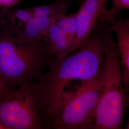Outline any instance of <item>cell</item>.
<instances>
[{"label":"cell","instance_id":"6da1fadb","mask_svg":"<svg viewBox=\"0 0 129 129\" xmlns=\"http://www.w3.org/2000/svg\"><path fill=\"white\" fill-rule=\"evenodd\" d=\"M107 30L106 24L98 23L83 46L70 55L55 57L47 66V72L34 85L43 129H50L68 84L73 80H89L104 67Z\"/></svg>","mask_w":129,"mask_h":129},{"label":"cell","instance_id":"7a4b0ae2","mask_svg":"<svg viewBox=\"0 0 129 129\" xmlns=\"http://www.w3.org/2000/svg\"><path fill=\"white\" fill-rule=\"evenodd\" d=\"M54 57L43 38L25 44L0 29V76L10 88L39 79Z\"/></svg>","mask_w":129,"mask_h":129},{"label":"cell","instance_id":"3957f363","mask_svg":"<svg viewBox=\"0 0 129 129\" xmlns=\"http://www.w3.org/2000/svg\"><path fill=\"white\" fill-rule=\"evenodd\" d=\"M102 91L95 118L94 129H121L126 108L120 57L111 25L105 37Z\"/></svg>","mask_w":129,"mask_h":129},{"label":"cell","instance_id":"277c9868","mask_svg":"<svg viewBox=\"0 0 129 129\" xmlns=\"http://www.w3.org/2000/svg\"><path fill=\"white\" fill-rule=\"evenodd\" d=\"M103 68L74 91H64L50 129H93L102 91Z\"/></svg>","mask_w":129,"mask_h":129},{"label":"cell","instance_id":"5b68a950","mask_svg":"<svg viewBox=\"0 0 129 129\" xmlns=\"http://www.w3.org/2000/svg\"><path fill=\"white\" fill-rule=\"evenodd\" d=\"M0 121L8 129H44L32 82L9 88L1 97Z\"/></svg>","mask_w":129,"mask_h":129},{"label":"cell","instance_id":"8992f818","mask_svg":"<svg viewBox=\"0 0 129 129\" xmlns=\"http://www.w3.org/2000/svg\"><path fill=\"white\" fill-rule=\"evenodd\" d=\"M109 1L111 0H83L79 5L78 11L75 13L77 34L71 52L83 46L99 22L103 20L107 10L106 5Z\"/></svg>","mask_w":129,"mask_h":129},{"label":"cell","instance_id":"52a82bcc","mask_svg":"<svg viewBox=\"0 0 129 129\" xmlns=\"http://www.w3.org/2000/svg\"><path fill=\"white\" fill-rule=\"evenodd\" d=\"M111 29L117 43L124 88H129V31L117 19Z\"/></svg>","mask_w":129,"mask_h":129},{"label":"cell","instance_id":"ba28073f","mask_svg":"<svg viewBox=\"0 0 129 129\" xmlns=\"http://www.w3.org/2000/svg\"><path fill=\"white\" fill-rule=\"evenodd\" d=\"M43 38L55 57H62L69 54L70 46L68 40L55 19L47 28Z\"/></svg>","mask_w":129,"mask_h":129},{"label":"cell","instance_id":"9c48e42d","mask_svg":"<svg viewBox=\"0 0 129 129\" xmlns=\"http://www.w3.org/2000/svg\"><path fill=\"white\" fill-rule=\"evenodd\" d=\"M55 19L53 17H33L15 36L18 41L25 44L41 39Z\"/></svg>","mask_w":129,"mask_h":129},{"label":"cell","instance_id":"30bf717a","mask_svg":"<svg viewBox=\"0 0 129 129\" xmlns=\"http://www.w3.org/2000/svg\"><path fill=\"white\" fill-rule=\"evenodd\" d=\"M57 24L62 28L68 40L70 46L69 53L74 45L77 34V24L75 14H61L55 19Z\"/></svg>","mask_w":129,"mask_h":129},{"label":"cell","instance_id":"8fae6325","mask_svg":"<svg viewBox=\"0 0 129 129\" xmlns=\"http://www.w3.org/2000/svg\"><path fill=\"white\" fill-rule=\"evenodd\" d=\"M68 8L64 4L57 0L50 4L29 8L33 17H53L55 18L61 14L66 13Z\"/></svg>","mask_w":129,"mask_h":129},{"label":"cell","instance_id":"7c38bea8","mask_svg":"<svg viewBox=\"0 0 129 129\" xmlns=\"http://www.w3.org/2000/svg\"><path fill=\"white\" fill-rule=\"evenodd\" d=\"M112 6L107 9L103 22L112 24L117 20V15L120 11L129 10V0H111Z\"/></svg>","mask_w":129,"mask_h":129},{"label":"cell","instance_id":"4fadbf2b","mask_svg":"<svg viewBox=\"0 0 129 129\" xmlns=\"http://www.w3.org/2000/svg\"><path fill=\"white\" fill-rule=\"evenodd\" d=\"M21 0H0V9L12 8L17 5Z\"/></svg>","mask_w":129,"mask_h":129},{"label":"cell","instance_id":"5bb4252c","mask_svg":"<svg viewBox=\"0 0 129 129\" xmlns=\"http://www.w3.org/2000/svg\"><path fill=\"white\" fill-rule=\"evenodd\" d=\"M9 88L5 80L0 76V98Z\"/></svg>","mask_w":129,"mask_h":129},{"label":"cell","instance_id":"9a60e30c","mask_svg":"<svg viewBox=\"0 0 129 129\" xmlns=\"http://www.w3.org/2000/svg\"><path fill=\"white\" fill-rule=\"evenodd\" d=\"M125 101L127 108H129V88H124ZM125 129H129V118L127 121L126 125L125 126Z\"/></svg>","mask_w":129,"mask_h":129},{"label":"cell","instance_id":"2e32d148","mask_svg":"<svg viewBox=\"0 0 129 129\" xmlns=\"http://www.w3.org/2000/svg\"><path fill=\"white\" fill-rule=\"evenodd\" d=\"M64 4L68 8L71 5H80L83 0H57Z\"/></svg>","mask_w":129,"mask_h":129},{"label":"cell","instance_id":"e0dca14e","mask_svg":"<svg viewBox=\"0 0 129 129\" xmlns=\"http://www.w3.org/2000/svg\"><path fill=\"white\" fill-rule=\"evenodd\" d=\"M118 21L123 27L129 31V17L121 19Z\"/></svg>","mask_w":129,"mask_h":129},{"label":"cell","instance_id":"ac0fdd59","mask_svg":"<svg viewBox=\"0 0 129 129\" xmlns=\"http://www.w3.org/2000/svg\"><path fill=\"white\" fill-rule=\"evenodd\" d=\"M4 16V11L3 9H0V26L3 22V18Z\"/></svg>","mask_w":129,"mask_h":129},{"label":"cell","instance_id":"d6986e66","mask_svg":"<svg viewBox=\"0 0 129 129\" xmlns=\"http://www.w3.org/2000/svg\"><path fill=\"white\" fill-rule=\"evenodd\" d=\"M0 129H8L0 121Z\"/></svg>","mask_w":129,"mask_h":129}]
</instances>
